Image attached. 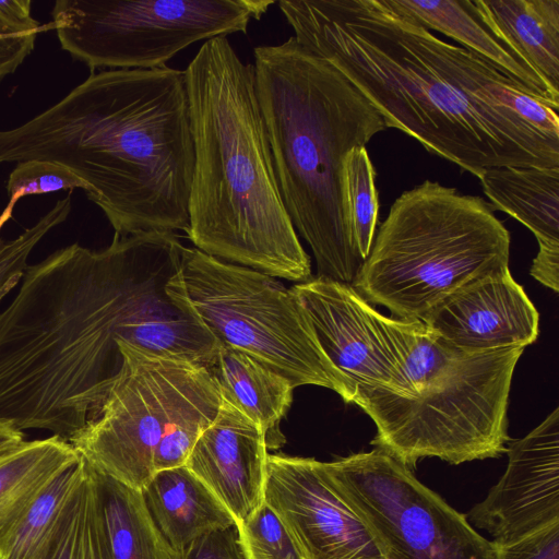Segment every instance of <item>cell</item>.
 I'll return each mask as SVG.
<instances>
[{"label": "cell", "instance_id": "obj_26", "mask_svg": "<svg viewBox=\"0 0 559 559\" xmlns=\"http://www.w3.org/2000/svg\"><path fill=\"white\" fill-rule=\"evenodd\" d=\"M376 169L366 146L352 148L343 160V189L354 245L365 260L376 236L379 198Z\"/></svg>", "mask_w": 559, "mask_h": 559}, {"label": "cell", "instance_id": "obj_21", "mask_svg": "<svg viewBox=\"0 0 559 559\" xmlns=\"http://www.w3.org/2000/svg\"><path fill=\"white\" fill-rule=\"evenodd\" d=\"M478 179L495 211L522 223L538 245H559V166L490 168Z\"/></svg>", "mask_w": 559, "mask_h": 559}, {"label": "cell", "instance_id": "obj_10", "mask_svg": "<svg viewBox=\"0 0 559 559\" xmlns=\"http://www.w3.org/2000/svg\"><path fill=\"white\" fill-rule=\"evenodd\" d=\"M272 0H57L50 27L73 59L96 69L165 67L188 46L247 33Z\"/></svg>", "mask_w": 559, "mask_h": 559}, {"label": "cell", "instance_id": "obj_17", "mask_svg": "<svg viewBox=\"0 0 559 559\" xmlns=\"http://www.w3.org/2000/svg\"><path fill=\"white\" fill-rule=\"evenodd\" d=\"M402 12L414 17L429 31L453 38L532 96L559 108L545 81L515 52L500 41L474 11L471 0H391Z\"/></svg>", "mask_w": 559, "mask_h": 559}, {"label": "cell", "instance_id": "obj_23", "mask_svg": "<svg viewBox=\"0 0 559 559\" xmlns=\"http://www.w3.org/2000/svg\"><path fill=\"white\" fill-rule=\"evenodd\" d=\"M96 473L111 558L177 559L175 551L154 523L142 491L97 471Z\"/></svg>", "mask_w": 559, "mask_h": 559}, {"label": "cell", "instance_id": "obj_32", "mask_svg": "<svg viewBox=\"0 0 559 559\" xmlns=\"http://www.w3.org/2000/svg\"><path fill=\"white\" fill-rule=\"evenodd\" d=\"M497 559H559V522L497 547Z\"/></svg>", "mask_w": 559, "mask_h": 559}, {"label": "cell", "instance_id": "obj_27", "mask_svg": "<svg viewBox=\"0 0 559 559\" xmlns=\"http://www.w3.org/2000/svg\"><path fill=\"white\" fill-rule=\"evenodd\" d=\"M86 190V185L63 165L41 159L19 162L7 182L8 203L0 214V230L24 197L59 191Z\"/></svg>", "mask_w": 559, "mask_h": 559}, {"label": "cell", "instance_id": "obj_12", "mask_svg": "<svg viewBox=\"0 0 559 559\" xmlns=\"http://www.w3.org/2000/svg\"><path fill=\"white\" fill-rule=\"evenodd\" d=\"M264 502L302 559H389L369 527L328 485L320 461L269 454Z\"/></svg>", "mask_w": 559, "mask_h": 559}, {"label": "cell", "instance_id": "obj_35", "mask_svg": "<svg viewBox=\"0 0 559 559\" xmlns=\"http://www.w3.org/2000/svg\"><path fill=\"white\" fill-rule=\"evenodd\" d=\"M24 442V433L0 418V457L15 451Z\"/></svg>", "mask_w": 559, "mask_h": 559}, {"label": "cell", "instance_id": "obj_25", "mask_svg": "<svg viewBox=\"0 0 559 559\" xmlns=\"http://www.w3.org/2000/svg\"><path fill=\"white\" fill-rule=\"evenodd\" d=\"M47 559H112L104 527L97 473L87 462Z\"/></svg>", "mask_w": 559, "mask_h": 559}, {"label": "cell", "instance_id": "obj_6", "mask_svg": "<svg viewBox=\"0 0 559 559\" xmlns=\"http://www.w3.org/2000/svg\"><path fill=\"white\" fill-rule=\"evenodd\" d=\"M378 321L408 395L384 388L357 392L353 403L377 427L371 444L409 469L424 457L457 465L506 452L511 381L525 347L465 353L447 345L420 320L379 312Z\"/></svg>", "mask_w": 559, "mask_h": 559}, {"label": "cell", "instance_id": "obj_28", "mask_svg": "<svg viewBox=\"0 0 559 559\" xmlns=\"http://www.w3.org/2000/svg\"><path fill=\"white\" fill-rule=\"evenodd\" d=\"M71 207L69 193L20 236L12 240L0 239V301L23 277L32 250L52 228L68 218Z\"/></svg>", "mask_w": 559, "mask_h": 559}, {"label": "cell", "instance_id": "obj_11", "mask_svg": "<svg viewBox=\"0 0 559 559\" xmlns=\"http://www.w3.org/2000/svg\"><path fill=\"white\" fill-rule=\"evenodd\" d=\"M321 471L389 559H497V547L465 515L383 450L321 462Z\"/></svg>", "mask_w": 559, "mask_h": 559}, {"label": "cell", "instance_id": "obj_29", "mask_svg": "<svg viewBox=\"0 0 559 559\" xmlns=\"http://www.w3.org/2000/svg\"><path fill=\"white\" fill-rule=\"evenodd\" d=\"M29 0L0 1V80L14 73L45 29L32 16Z\"/></svg>", "mask_w": 559, "mask_h": 559}, {"label": "cell", "instance_id": "obj_5", "mask_svg": "<svg viewBox=\"0 0 559 559\" xmlns=\"http://www.w3.org/2000/svg\"><path fill=\"white\" fill-rule=\"evenodd\" d=\"M257 94L281 195L317 277L354 284L364 259L348 225L343 160L386 128L371 103L294 36L253 49Z\"/></svg>", "mask_w": 559, "mask_h": 559}, {"label": "cell", "instance_id": "obj_16", "mask_svg": "<svg viewBox=\"0 0 559 559\" xmlns=\"http://www.w3.org/2000/svg\"><path fill=\"white\" fill-rule=\"evenodd\" d=\"M267 455L262 428L223 399L185 465L217 497L237 526L264 501Z\"/></svg>", "mask_w": 559, "mask_h": 559}, {"label": "cell", "instance_id": "obj_22", "mask_svg": "<svg viewBox=\"0 0 559 559\" xmlns=\"http://www.w3.org/2000/svg\"><path fill=\"white\" fill-rule=\"evenodd\" d=\"M79 459L72 444L57 435L25 441L15 451L0 457V551L48 483Z\"/></svg>", "mask_w": 559, "mask_h": 559}, {"label": "cell", "instance_id": "obj_13", "mask_svg": "<svg viewBox=\"0 0 559 559\" xmlns=\"http://www.w3.org/2000/svg\"><path fill=\"white\" fill-rule=\"evenodd\" d=\"M290 289L342 383L346 403L368 388L408 395L400 362L380 329L379 312L352 285L316 277Z\"/></svg>", "mask_w": 559, "mask_h": 559}, {"label": "cell", "instance_id": "obj_31", "mask_svg": "<svg viewBox=\"0 0 559 559\" xmlns=\"http://www.w3.org/2000/svg\"><path fill=\"white\" fill-rule=\"evenodd\" d=\"M221 405L206 407L185 417L164 435L154 452V473L186 464L198 439L216 418Z\"/></svg>", "mask_w": 559, "mask_h": 559}, {"label": "cell", "instance_id": "obj_30", "mask_svg": "<svg viewBox=\"0 0 559 559\" xmlns=\"http://www.w3.org/2000/svg\"><path fill=\"white\" fill-rule=\"evenodd\" d=\"M236 528L246 559H302L284 524L264 501Z\"/></svg>", "mask_w": 559, "mask_h": 559}, {"label": "cell", "instance_id": "obj_34", "mask_svg": "<svg viewBox=\"0 0 559 559\" xmlns=\"http://www.w3.org/2000/svg\"><path fill=\"white\" fill-rule=\"evenodd\" d=\"M538 253L533 261L531 275L543 285L559 290V245H538Z\"/></svg>", "mask_w": 559, "mask_h": 559}, {"label": "cell", "instance_id": "obj_19", "mask_svg": "<svg viewBox=\"0 0 559 559\" xmlns=\"http://www.w3.org/2000/svg\"><path fill=\"white\" fill-rule=\"evenodd\" d=\"M205 367L223 399L262 428L267 450L280 448L285 442L280 424L293 401L292 383L249 354L221 342Z\"/></svg>", "mask_w": 559, "mask_h": 559}, {"label": "cell", "instance_id": "obj_24", "mask_svg": "<svg viewBox=\"0 0 559 559\" xmlns=\"http://www.w3.org/2000/svg\"><path fill=\"white\" fill-rule=\"evenodd\" d=\"M85 465L80 456L48 483L13 528L0 559H47Z\"/></svg>", "mask_w": 559, "mask_h": 559}, {"label": "cell", "instance_id": "obj_1", "mask_svg": "<svg viewBox=\"0 0 559 559\" xmlns=\"http://www.w3.org/2000/svg\"><path fill=\"white\" fill-rule=\"evenodd\" d=\"M177 264L147 234L79 243L27 266L0 313V418L69 440L93 419L122 366L119 341L178 355L191 316L168 290Z\"/></svg>", "mask_w": 559, "mask_h": 559}, {"label": "cell", "instance_id": "obj_2", "mask_svg": "<svg viewBox=\"0 0 559 559\" xmlns=\"http://www.w3.org/2000/svg\"><path fill=\"white\" fill-rule=\"evenodd\" d=\"M294 38L336 68L395 128L479 178L559 166V117L391 0H281Z\"/></svg>", "mask_w": 559, "mask_h": 559}, {"label": "cell", "instance_id": "obj_33", "mask_svg": "<svg viewBox=\"0 0 559 559\" xmlns=\"http://www.w3.org/2000/svg\"><path fill=\"white\" fill-rule=\"evenodd\" d=\"M176 556L177 559H246L236 526L204 535Z\"/></svg>", "mask_w": 559, "mask_h": 559}, {"label": "cell", "instance_id": "obj_3", "mask_svg": "<svg viewBox=\"0 0 559 559\" xmlns=\"http://www.w3.org/2000/svg\"><path fill=\"white\" fill-rule=\"evenodd\" d=\"M66 166L115 234L189 228L194 166L185 71L102 70L21 126L0 131V163Z\"/></svg>", "mask_w": 559, "mask_h": 559}, {"label": "cell", "instance_id": "obj_18", "mask_svg": "<svg viewBox=\"0 0 559 559\" xmlns=\"http://www.w3.org/2000/svg\"><path fill=\"white\" fill-rule=\"evenodd\" d=\"M141 491L176 555L204 535L236 526L229 511L186 465L156 472Z\"/></svg>", "mask_w": 559, "mask_h": 559}, {"label": "cell", "instance_id": "obj_15", "mask_svg": "<svg viewBox=\"0 0 559 559\" xmlns=\"http://www.w3.org/2000/svg\"><path fill=\"white\" fill-rule=\"evenodd\" d=\"M420 321L447 345L465 353L526 347L539 330V314L509 269L464 285Z\"/></svg>", "mask_w": 559, "mask_h": 559}, {"label": "cell", "instance_id": "obj_14", "mask_svg": "<svg viewBox=\"0 0 559 559\" xmlns=\"http://www.w3.org/2000/svg\"><path fill=\"white\" fill-rule=\"evenodd\" d=\"M506 452L502 477L467 513L496 547L559 522V409Z\"/></svg>", "mask_w": 559, "mask_h": 559}, {"label": "cell", "instance_id": "obj_9", "mask_svg": "<svg viewBox=\"0 0 559 559\" xmlns=\"http://www.w3.org/2000/svg\"><path fill=\"white\" fill-rule=\"evenodd\" d=\"M122 366L97 415L68 441L97 472L142 490L155 449L185 417L222 404L204 365L119 341Z\"/></svg>", "mask_w": 559, "mask_h": 559}, {"label": "cell", "instance_id": "obj_4", "mask_svg": "<svg viewBox=\"0 0 559 559\" xmlns=\"http://www.w3.org/2000/svg\"><path fill=\"white\" fill-rule=\"evenodd\" d=\"M185 75L194 146L187 237L219 260L290 282L310 280V257L278 188L254 66L227 37H215Z\"/></svg>", "mask_w": 559, "mask_h": 559}, {"label": "cell", "instance_id": "obj_7", "mask_svg": "<svg viewBox=\"0 0 559 559\" xmlns=\"http://www.w3.org/2000/svg\"><path fill=\"white\" fill-rule=\"evenodd\" d=\"M510 233L484 198L425 180L391 205L353 284L392 318L421 320L464 285L509 269Z\"/></svg>", "mask_w": 559, "mask_h": 559}, {"label": "cell", "instance_id": "obj_20", "mask_svg": "<svg viewBox=\"0 0 559 559\" xmlns=\"http://www.w3.org/2000/svg\"><path fill=\"white\" fill-rule=\"evenodd\" d=\"M483 23L559 97V0H471Z\"/></svg>", "mask_w": 559, "mask_h": 559}, {"label": "cell", "instance_id": "obj_8", "mask_svg": "<svg viewBox=\"0 0 559 559\" xmlns=\"http://www.w3.org/2000/svg\"><path fill=\"white\" fill-rule=\"evenodd\" d=\"M169 284L218 342L249 354L294 388L319 385L343 399L302 305L275 277L183 246Z\"/></svg>", "mask_w": 559, "mask_h": 559}]
</instances>
